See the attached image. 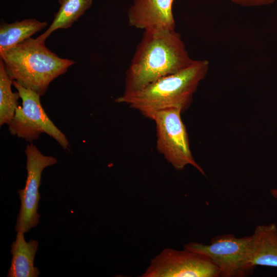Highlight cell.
Returning <instances> with one entry per match:
<instances>
[{"label": "cell", "instance_id": "1", "mask_svg": "<svg viewBox=\"0 0 277 277\" xmlns=\"http://www.w3.org/2000/svg\"><path fill=\"white\" fill-rule=\"evenodd\" d=\"M194 61L175 29L144 30L126 71L124 94L176 73Z\"/></svg>", "mask_w": 277, "mask_h": 277}, {"label": "cell", "instance_id": "2", "mask_svg": "<svg viewBox=\"0 0 277 277\" xmlns=\"http://www.w3.org/2000/svg\"><path fill=\"white\" fill-rule=\"evenodd\" d=\"M209 66L207 60H194L187 67L138 91L123 93L115 102L128 105L150 120L156 112L165 109L176 108L183 112L190 106L193 95L206 76Z\"/></svg>", "mask_w": 277, "mask_h": 277}, {"label": "cell", "instance_id": "3", "mask_svg": "<svg viewBox=\"0 0 277 277\" xmlns=\"http://www.w3.org/2000/svg\"><path fill=\"white\" fill-rule=\"evenodd\" d=\"M0 57L13 81L41 96L54 79L75 63L52 52L46 47L45 41L31 37L0 52Z\"/></svg>", "mask_w": 277, "mask_h": 277}, {"label": "cell", "instance_id": "4", "mask_svg": "<svg viewBox=\"0 0 277 277\" xmlns=\"http://www.w3.org/2000/svg\"><path fill=\"white\" fill-rule=\"evenodd\" d=\"M12 85L22 100L12 120L7 124L13 135L32 142L45 133L55 140L64 149L69 147L65 135L53 123L45 112L40 102V95L15 81Z\"/></svg>", "mask_w": 277, "mask_h": 277}, {"label": "cell", "instance_id": "5", "mask_svg": "<svg viewBox=\"0 0 277 277\" xmlns=\"http://www.w3.org/2000/svg\"><path fill=\"white\" fill-rule=\"evenodd\" d=\"M251 236L236 238L231 233L213 238L209 245L190 242L184 248L209 258L219 269L220 276L243 277L254 268L250 262Z\"/></svg>", "mask_w": 277, "mask_h": 277}, {"label": "cell", "instance_id": "6", "mask_svg": "<svg viewBox=\"0 0 277 277\" xmlns=\"http://www.w3.org/2000/svg\"><path fill=\"white\" fill-rule=\"evenodd\" d=\"M181 113L179 109L170 108L154 114L152 120L156 126V149L176 170H182L190 165L205 175L204 171L193 157Z\"/></svg>", "mask_w": 277, "mask_h": 277}, {"label": "cell", "instance_id": "7", "mask_svg": "<svg viewBox=\"0 0 277 277\" xmlns=\"http://www.w3.org/2000/svg\"><path fill=\"white\" fill-rule=\"evenodd\" d=\"M142 277H218L219 269L207 256L184 248H165L150 261Z\"/></svg>", "mask_w": 277, "mask_h": 277}, {"label": "cell", "instance_id": "8", "mask_svg": "<svg viewBox=\"0 0 277 277\" xmlns=\"http://www.w3.org/2000/svg\"><path fill=\"white\" fill-rule=\"evenodd\" d=\"M25 152L27 176L25 187L17 191L21 207L15 227L16 232L24 233L36 227L39 222L40 215L37 211L42 173L45 168L57 163L56 158L43 154L32 143L27 145Z\"/></svg>", "mask_w": 277, "mask_h": 277}, {"label": "cell", "instance_id": "9", "mask_svg": "<svg viewBox=\"0 0 277 277\" xmlns=\"http://www.w3.org/2000/svg\"><path fill=\"white\" fill-rule=\"evenodd\" d=\"M175 0H134L127 13L129 26L144 30L175 29Z\"/></svg>", "mask_w": 277, "mask_h": 277}, {"label": "cell", "instance_id": "10", "mask_svg": "<svg viewBox=\"0 0 277 277\" xmlns=\"http://www.w3.org/2000/svg\"><path fill=\"white\" fill-rule=\"evenodd\" d=\"M251 236L250 262L257 265L277 267V226L274 223L256 227Z\"/></svg>", "mask_w": 277, "mask_h": 277}, {"label": "cell", "instance_id": "11", "mask_svg": "<svg viewBox=\"0 0 277 277\" xmlns=\"http://www.w3.org/2000/svg\"><path fill=\"white\" fill-rule=\"evenodd\" d=\"M24 233L22 231L17 232L16 240L11 246L12 259L8 277H37L39 274L37 267L34 266L38 243L33 240L27 242Z\"/></svg>", "mask_w": 277, "mask_h": 277}, {"label": "cell", "instance_id": "12", "mask_svg": "<svg viewBox=\"0 0 277 277\" xmlns=\"http://www.w3.org/2000/svg\"><path fill=\"white\" fill-rule=\"evenodd\" d=\"M47 24L35 18L25 19L0 26V52H4L45 28Z\"/></svg>", "mask_w": 277, "mask_h": 277}, {"label": "cell", "instance_id": "13", "mask_svg": "<svg viewBox=\"0 0 277 277\" xmlns=\"http://www.w3.org/2000/svg\"><path fill=\"white\" fill-rule=\"evenodd\" d=\"M93 0H65L55 14L52 23L43 34L36 38L42 41L55 30L69 28L91 6Z\"/></svg>", "mask_w": 277, "mask_h": 277}, {"label": "cell", "instance_id": "14", "mask_svg": "<svg viewBox=\"0 0 277 277\" xmlns=\"http://www.w3.org/2000/svg\"><path fill=\"white\" fill-rule=\"evenodd\" d=\"M13 80L0 60V125L8 124L14 115L18 106L19 93L11 89Z\"/></svg>", "mask_w": 277, "mask_h": 277}, {"label": "cell", "instance_id": "15", "mask_svg": "<svg viewBox=\"0 0 277 277\" xmlns=\"http://www.w3.org/2000/svg\"><path fill=\"white\" fill-rule=\"evenodd\" d=\"M236 5L245 7H253L271 4L275 0H227Z\"/></svg>", "mask_w": 277, "mask_h": 277}, {"label": "cell", "instance_id": "16", "mask_svg": "<svg viewBox=\"0 0 277 277\" xmlns=\"http://www.w3.org/2000/svg\"><path fill=\"white\" fill-rule=\"evenodd\" d=\"M270 193L274 197L277 199V189H271Z\"/></svg>", "mask_w": 277, "mask_h": 277}, {"label": "cell", "instance_id": "17", "mask_svg": "<svg viewBox=\"0 0 277 277\" xmlns=\"http://www.w3.org/2000/svg\"><path fill=\"white\" fill-rule=\"evenodd\" d=\"M65 0H58L59 3L62 4Z\"/></svg>", "mask_w": 277, "mask_h": 277}]
</instances>
